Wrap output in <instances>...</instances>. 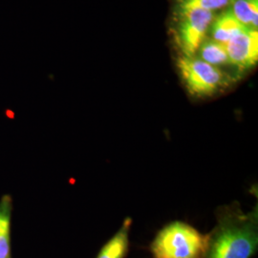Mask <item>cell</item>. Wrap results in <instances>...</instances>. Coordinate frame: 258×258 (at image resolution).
Masks as SVG:
<instances>
[{"instance_id": "obj_1", "label": "cell", "mask_w": 258, "mask_h": 258, "mask_svg": "<svg viewBox=\"0 0 258 258\" xmlns=\"http://www.w3.org/2000/svg\"><path fill=\"white\" fill-rule=\"evenodd\" d=\"M216 225L206 234L202 258H251L258 249L257 204L246 213L237 201L215 211Z\"/></svg>"}, {"instance_id": "obj_2", "label": "cell", "mask_w": 258, "mask_h": 258, "mask_svg": "<svg viewBox=\"0 0 258 258\" xmlns=\"http://www.w3.org/2000/svg\"><path fill=\"white\" fill-rule=\"evenodd\" d=\"M206 234L183 221L166 224L149 245L153 258H202Z\"/></svg>"}, {"instance_id": "obj_3", "label": "cell", "mask_w": 258, "mask_h": 258, "mask_svg": "<svg viewBox=\"0 0 258 258\" xmlns=\"http://www.w3.org/2000/svg\"><path fill=\"white\" fill-rule=\"evenodd\" d=\"M177 68L186 92L194 99L212 98L225 92L236 82L231 74L195 55H181L177 61Z\"/></svg>"}, {"instance_id": "obj_4", "label": "cell", "mask_w": 258, "mask_h": 258, "mask_svg": "<svg viewBox=\"0 0 258 258\" xmlns=\"http://www.w3.org/2000/svg\"><path fill=\"white\" fill-rule=\"evenodd\" d=\"M176 41L185 56H194L203 43L214 13L201 9L176 10Z\"/></svg>"}, {"instance_id": "obj_5", "label": "cell", "mask_w": 258, "mask_h": 258, "mask_svg": "<svg viewBox=\"0 0 258 258\" xmlns=\"http://www.w3.org/2000/svg\"><path fill=\"white\" fill-rule=\"evenodd\" d=\"M230 63L241 71L252 68L258 60V31L247 28L226 45Z\"/></svg>"}, {"instance_id": "obj_6", "label": "cell", "mask_w": 258, "mask_h": 258, "mask_svg": "<svg viewBox=\"0 0 258 258\" xmlns=\"http://www.w3.org/2000/svg\"><path fill=\"white\" fill-rule=\"evenodd\" d=\"M132 222V218L126 217L118 231L102 246L96 258L126 257L130 246L129 234Z\"/></svg>"}, {"instance_id": "obj_7", "label": "cell", "mask_w": 258, "mask_h": 258, "mask_svg": "<svg viewBox=\"0 0 258 258\" xmlns=\"http://www.w3.org/2000/svg\"><path fill=\"white\" fill-rule=\"evenodd\" d=\"M247 28L249 27L242 24L235 18L231 9L227 10L213 20L212 27L213 40L226 45Z\"/></svg>"}, {"instance_id": "obj_8", "label": "cell", "mask_w": 258, "mask_h": 258, "mask_svg": "<svg viewBox=\"0 0 258 258\" xmlns=\"http://www.w3.org/2000/svg\"><path fill=\"white\" fill-rule=\"evenodd\" d=\"M13 199L10 194H4L0 199V258H12L11 251V224Z\"/></svg>"}, {"instance_id": "obj_9", "label": "cell", "mask_w": 258, "mask_h": 258, "mask_svg": "<svg viewBox=\"0 0 258 258\" xmlns=\"http://www.w3.org/2000/svg\"><path fill=\"white\" fill-rule=\"evenodd\" d=\"M231 11L242 24L257 27L258 0H232Z\"/></svg>"}, {"instance_id": "obj_10", "label": "cell", "mask_w": 258, "mask_h": 258, "mask_svg": "<svg viewBox=\"0 0 258 258\" xmlns=\"http://www.w3.org/2000/svg\"><path fill=\"white\" fill-rule=\"evenodd\" d=\"M198 50H200L199 58L209 64L216 66L218 68L221 65L231 64L226 46L215 40L204 42Z\"/></svg>"}, {"instance_id": "obj_11", "label": "cell", "mask_w": 258, "mask_h": 258, "mask_svg": "<svg viewBox=\"0 0 258 258\" xmlns=\"http://www.w3.org/2000/svg\"><path fill=\"white\" fill-rule=\"evenodd\" d=\"M232 0H177L176 10L201 9L213 12L231 4Z\"/></svg>"}]
</instances>
